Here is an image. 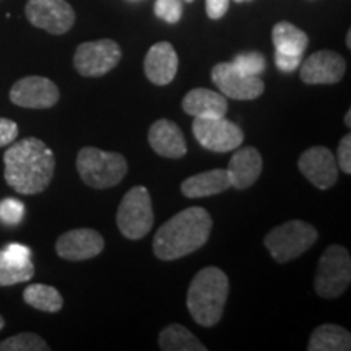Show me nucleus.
I'll return each mask as SVG.
<instances>
[{
  "label": "nucleus",
  "instance_id": "nucleus-5",
  "mask_svg": "<svg viewBox=\"0 0 351 351\" xmlns=\"http://www.w3.org/2000/svg\"><path fill=\"white\" fill-rule=\"evenodd\" d=\"M317 230L302 219H291L271 230L263 239L275 262L287 263L302 256L317 241Z\"/></svg>",
  "mask_w": 351,
  "mask_h": 351
},
{
  "label": "nucleus",
  "instance_id": "nucleus-2",
  "mask_svg": "<svg viewBox=\"0 0 351 351\" xmlns=\"http://www.w3.org/2000/svg\"><path fill=\"white\" fill-rule=\"evenodd\" d=\"M213 219L202 207H189L169 218L153 238V252L160 261H178L207 244Z\"/></svg>",
  "mask_w": 351,
  "mask_h": 351
},
{
  "label": "nucleus",
  "instance_id": "nucleus-16",
  "mask_svg": "<svg viewBox=\"0 0 351 351\" xmlns=\"http://www.w3.org/2000/svg\"><path fill=\"white\" fill-rule=\"evenodd\" d=\"M145 75L153 85L165 86L174 80L179 67L178 52L171 43L161 41L153 44L145 56Z\"/></svg>",
  "mask_w": 351,
  "mask_h": 351
},
{
  "label": "nucleus",
  "instance_id": "nucleus-14",
  "mask_svg": "<svg viewBox=\"0 0 351 351\" xmlns=\"http://www.w3.org/2000/svg\"><path fill=\"white\" fill-rule=\"evenodd\" d=\"M301 80L307 85H333L345 75L343 56L333 51H319L301 62Z\"/></svg>",
  "mask_w": 351,
  "mask_h": 351
},
{
  "label": "nucleus",
  "instance_id": "nucleus-29",
  "mask_svg": "<svg viewBox=\"0 0 351 351\" xmlns=\"http://www.w3.org/2000/svg\"><path fill=\"white\" fill-rule=\"evenodd\" d=\"M184 12L182 0H156L155 15L158 19L165 20L166 23H178Z\"/></svg>",
  "mask_w": 351,
  "mask_h": 351
},
{
  "label": "nucleus",
  "instance_id": "nucleus-20",
  "mask_svg": "<svg viewBox=\"0 0 351 351\" xmlns=\"http://www.w3.org/2000/svg\"><path fill=\"white\" fill-rule=\"evenodd\" d=\"M231 187L230 176L226 169H212L191 176L181 184V192L187 199H202L221 194Z\"/></svg>",
  "mask_w": 351,
  "mask_h": 351
},
{
  "label": "nucleus",
  "instance_id": "nucleus-9",
  "mask_svg": "<svg viewBox=\"0 0 351 351\" xmlns=\"http://www.w3.org/2000/svg\"><path fill=\"white\" fill-rule=\"evenodd\" d=\"M192 132L205 150L226 153L241 147L244 140L243 130L234 122L223 117H195Z\"/></svg>",
  "mask_w": 351,
  "mask_h": 351
},
{
  "label": "nucleus",
  "instance_id": "nucleus-25",
  "mask_svg": "<svg viewBox=\"0 0 351 351\" xmlns=\"http://www.w3.org/2000/svg\"><path fill=\"white\" fill-rule=\"evenodd\" d=\"M34 276L33 262L16 263L0 251V287H12V285L23 283Z\"/></svg>",
  "mask_w": 351,
  "mask_h": 351
},
{
  "label": "nucleus",
  "instance_id": "nucleus-23",
  "mask_svg": "<svg viewBox=\"0 0 351 351\" xmlns=\"http://www.w3.org/2000/svg\"><path fill=\"white\" fill-rule=\"evenodd\" d=\"M163 351H207V346L181 324H171L165 327L158 339Z\"/></svg>",
  "mask_w": 351,
  "mask_h": 351
},
{
  "label": "nucleus",
  "instance_id": "nucleus-6",
  "mask_svg": "<svg viewBox=\"0 0 351 351\" xmlns=\"http://www.w3.org/2000/svg\"><path fill=\"white\" fill-rule=\"evenodd\" d=\"M351 282V257L343 245L332 244L324 251L315 271L314 289L320 298L335 300Z\"/></svg>",
  "mask_w": 351,
  "mask_h": 351
},
{
  "label": "nucleus",
  "instance_id": "nucleus-33",
  "mask_svg": "<svg viewBox=\"0 0 351 351\" xmlns=\"http://www.w3.org/2000/svg\"><path fill=\"white\" fill-rule=\"evenodd\" d=\"M302 62V57L300 56H289L282 54V52H275V65L285 73L295 72L296 69H300Z\"/></svg>",
  "mask_w": 351,
  "mask_h": 351
},
{
  "label": "nucleus",
  "instance_id": "nucleus-17",
  "mask_svg": "<svg viewBox=\"0 0 351 351\" xmlns=\"http://www.w3.org/2000/svg\"><path fill=\"white\" fill-rule=\"evenodd\" d=\"M148 143L160 156L179 160L187 153L186 138L178 124L169 119H160L148 130Z\"/></svg>",
  "mask_w": 351,
  "mask_h": 351
},
{
  "label": "nucleus",
  "instance_id": "nucleus-4",
  "mask_svg": "<svg viewBox=\"0 0 351 351\" xmlns=\"http://www.w3.org/2000/svg\"><path fill=\"white\" fill-rule=\"evenodd\" d=\"M80 179L91 189H111L127 174V161L121 153L85 147L77 155Z\"/></svg>",
  "mask_w": 351,
  "mask_h": 351
},
{
  "label": "nucleus",
  "instance_id": "nucleus-34",
  "mask_svg": "<svg viewBox=\"0 0 351 351\" xmlns=\"http://www.w3.org/2000/svg\"><path fill=\"white\" fill-rule=\"evenodd\" d=\"M230 8V0H205V10L208 19L219 20L226 15Z\"/></svg>",
  "mask_w": 351,
  "mask_h": 351
},
{
  "label": "nucleus",
  "instance_id": "nucleus-37",
  "mask_svg": "<svg viewBox=\"0 0 351 351\" xmlns=\"http://www.w3.org/2000/svg\"><path fill=\"white\" fill-rule=\"evenodd\" d=\"M3 327H5V320H3L2 315H0V330H2Z\"/></svg>",
  "mask_w": 351,
  "mask_h": 351
},
{
  "label": "nucleus",
  "instance_id": "nucleus-10",
  "mask_svg": "<svg viewBox=\"0 0 351 351\" xmlns=\"http://www.w3.org/2000/svg\"><path fill=\"white\" fill-rule=\"evenodd\" d=\"M26 19L51 34H65L75 23V12L65 0H28Z\"/></svg>",
  "mask_w": 351,
  "mask_h": 351
},
{
  "label": "nucleus",
  "instance_id": "nucleus-1",
  "mask_svg": "<svg viewBox=\"0 0 351 351\" xmlns=\"http://www.w3.org/2000/svg\"><path fill=\"white\" fill-rule=\"evenodd\" d=\"M5 181L13 191L34 195L46 191L56 169L54 153L43 140L29 137L13 143L3 153Z\"/></svg>",
  "mask_w": 351,
  "mask_h": 351
},
{
  "label": "nucleus",
  "instance_id": "nucleus-28",
  "mask_svg": "<svg viewBox=\"0 0 351 351\" xmlns=\"http://www.w3.org/2000/svg\"><path fill=\"white\" fill-rule=\"evenodd\" d=\"M25 205L16 199H3L0 202V221L3 225L16 226L23 219Z\"/></svg>",
  "mask_w": 351,
  "mask_h": 351
},
{
  "label": "nucleus",
  "instance_id": "nucleus-32",
  "mask_svg": "<svg viewBox=\"0 0 351 351\" xmlns=\"http://www.w3.org/2000/svg\"><path fill=\"white\" fill-rule=\"evenodd\" d=\"M5 256L10 258V261L16 263H28L32 262V249L26 247L23 244H8L5 249H3Z\"/></svg>",
  "mask_w": 351,
  "mask_h": 351
},
{
  "label": "nucleus",
  "instance_id": "nucleus-30",
  "mask_svg": "<svg viewBox=\"0 0 351 351\" xmlns=\"http://www.w3.org/2000/svg\"><path fill=\"white\" fill-rule=\"evenodd\" d=\"M337 158H339V161H337L339 168L343 171L345 174H351V135H345V137L340 140Z\"/></svg>",
  "mask_w": 351,
  "mask_h": 351
},
{
  "label": "nucleus",
  "instance_id": "nucleus-21",
  "mask_svg": "<svg viewBox=\"0 0 351 351\" xmlns=\"http://www.w3.org/2000/svg\"><path fill=\"white\" fill-rule=\"evenodd\" d=\"M271 41H274L275 52L302 57L309 44V38L302 29L289 21H280L271 29Z\"/></svg>",
  "mask_w": 351,
  "mask_h": 351
},
{
  "label": "nucleus",
  "instance_id": "nucleus-8",
  "mask_svg": "<svg viewBox=\"0 0 351 351\" xmlns=\"http://www.w3.org/2000/svg\"><path fill=\"white\" fill-rule=\"evenodd\" d=\"M122 59L119 44L112 39L82 43L73 56V65L83 77H103Z\"/></svg>",
  "mask_w": 351,
  "mask_h": 351
},
{
  "label": "nucleus",
  "instance_id": "nucleus-15",
  "mask_svg": "<svg viewBox=\"0 0 351 351\" xmlns=\"http://www.w3.org/2000/svg\"><path fill=\"white\" fill-rule=\"evenodd\" d=\"M104 249V238L91 228H78L64 232L56 243V252L59 257L70 262L88 261L98 257Z\"/></svg>",
  "mask_w": 351,
  "mask_h": 351
},
{
  "label": "nucleus",
  "instance_id": "nucleus-27",
  "mask_svg": "<svg viewBox=\"0 0 351 351\" xmlns=\"http://www.w3.org/2000/svg\"><path fill=\"white\" fill-rule=\"evenodd\" d=\"M231 64L245 75L252 77H258L267 67L265 57L261 52H243V54L236 56Z\"/></svg>",
  "mask_w": 351,
  "mask_h": 351
},
{
  "label": "nucleus",
  "instance_id": "nucleus-24",
  "mask_svg": "<svg viewBox=\"0 0 351 351\" xmlns=\"http://www.w3.org/2000/svg\"><path fill=\"white\" fill-rule=\"evenodd\" d=\"M23 300L28 306L43 313H59L64 306V298L54 287L43 283L29 285L23 291Z\"/></svg>",
  "mask_w": 351,
  "mask_h": 351
},
{
  "label": "nucleus",
  "instance_id": "nucleus-7",
  "mask_svg": "<svg viewBox=\"0 0 351 351\" xmlns=\"http://www.w3.org/2000/svg\"><path fill=\"white\" fill-rule=\"evenodd\" d=\"M116 219L121 234L130 241L142 239L150 232L155 217L147 187L135 186L127 192L117 210Z\"/></svg>",
  "mask_w": 351,
  "mask_h": 351
},
{
  "label": "nucleus",
  "instance_id": "nucleus-12",
  "mask_svg": "<svg viewBox=\"0 0 351 351\" xmlns=\"http://www.w3.org/2000/svg\"><path fill=\"white\" fill-rule=\"evenodd\" d=\"M59 98V88L46 77L20 78L10 90L12 103L26 109H49L56 106Z\"/></svg>",
  "mask_w": 351,
  "mask_h": 351
},
{
  "label": "nucleus",
  "instance_id": "nucleus-38",
  "mask_svg": "<svg viewBox=\"0 0 351 351\" xmlns=\"http://www.w3.org/2000/svg\"><path fill=\"white\" fill-rule=\"evenodd\" d=\"M234 2H238V3H241V2H249V0H234Z\"/></svg>",
  "mask_w": 351,
  "mask_h": 351
},
{
  "label": "nucleus",
  "instance_id": "nucleus-13",
  "mask_svg": "<svg viewBox=\"0 0 351 351\" xmlns=\"http://www.w3.org/2000/svg\"><path fill=\"white\" fill-rule=\"evenodd\" d=\"M298 168L307 181L319 191H327L335 186L339 179V165L332 150L326 147H313L306 150L300 156Z\"/></svg>",
  "mask_w": 351,
  "mask_h": 351
},
{
  "label": "nucleus",
  "instance_id": "nucleus-11",
  "mask_svg": "<svg viewBox=\"0 0 351 351\" xmlns=\"http://www.w3.org/2000/svg\"><path fill=\"white\" fill-rule=\"evenodd\" d=\"M212 80L223 96L239 101L256 99L265 90L261 77L245 75L231 62H219L215 65L212 69Z\"/></svg>",
  "mask_w": 351,
  "mask_h": 351
},
{
  "label": "nucleus",
  "instance_id": "nucleus-18",
  "mask_svg": "<svg viewBox=\"0 0 351 351\" xmlns=\"http://www.w3.org/2000/svg\"><path fill=\"white\" fill-rule=\"evenodd\" d=\"M238 150V148H236ZM262 156L257 148L245 147L241 148L231 156L230 165H228V176H230L231 187L239 189H249L262 174Z\"/></svg>",
  "mask_w": 351,
  "mask_h": 351
},
{
  "label": "nucleus",
  "instance_id": "nucleus-36",
  "mask_svg": "<svg viewBox=\"0 0 351 351\" xmlns=\"http://www.w3.org/2000/svg\"><path fill=\"white\" fill-rule=\"evenodd\" d=\"M346 46L351 47V32H348V36H346Z\"/></svg>",
  "mask_w": 351,
  "mask_h": 351
},
{
  "label": "nucleus",
  "instance_id": "nucleus-35",
  "mask_svg": "<svg viewBox=\"0 0 351 351\" xmlns=\"http://www.w3.org/2000/svg\"><path fill=\"white\" fill-rule=\"evenodd\" d=\"M345 125H346V127H351V111L346 112V116H345Z\"/></svg>",
  "mask_w": 351,
  "mask_h": 351
},
{
  "label": "nucleus",
  "instance_id": "nucleus-26",
  "mask_svg": "<svg viewBox=\"0 0 351 351\" xmlns=\"http://www.w3.org/2000/svg\"><path fill=\"white\" fill-rule=\"evenodd\" d=\"M51 346L33 332L19 333L0 343V351H49Z\"/></svg>",
  "mask_w": 351,
  "mask_h": 351
},
{
  "label": "nucleus",
  "instance_id": "nucleus-31",
  "mask_svg": "<svg viewBox=\"0 0 351 351\" xmlns=\"http://www.w3.org/2000/svg\"><path fill=\"white\" fill-rule=\"evenodd\" d=\"M19 137V125L10 119L0 117V148L13 143Z\"/></svg>",
  "mask_w": 351,
  "mask_h": 351
},
{
  "label": "nucleus",
  "instance_id": "nucleus-39",
  "mask_svg": "<svg viewBox=\"0 0 351 351\" xmlns=\"http://www.w3.org/2000/svg\"><path fill=\"white\" fill-rule=\"evenodd\" d=\"M184 2H187V3H191V2H194V0H184Z\"/></svg>",
  "mask_w": 351,
  "mask_h": 351
},
{
  "label": "nucleus",
  "instance_id": "nucleus-3",
  "mask_svg": "<svg viewBox=\"0 0 351 351\" xmlns=\"http://www.w3.org/2000/svg\"><path fill=\"white\" fill-rule=\"evenodd\" d=\"M230 280L218 267H205L194 276L187 289V309L202 327H213L225 311Z\"/></svg>",
  "mask_w": 351,
  "mask_h": 351
},
{
  "label": "nucleus",
  "instance_id": "nucleus-19",
  "mask_svg": "<svg viewBox=\"0 0 351 351\" xmlns=\"http://www.w3.org/2000/svg\"><path fill=\"white\" fill-rule=\"evenodd\" d=\"M182 109L189 116L194 117H223L226 116L228 101L217 91L194 88L184 96Z\"/></svg>",
  "mask_w": 351,
  "mask_h": 351
},
{
  "label": "nucleus",
  "instance_id": "nucleus-22",
  "mask_svg": "<svg viewBox=\"0 0 351 351\" xmlns=\"http://www.w3.org/2000/svg\"><path fill=\"white\" fill-rule=\"evenodd\" d=\"M309 351H350L351 335L346 328L324 324L315 328L307 345Z\"/></svg>",
  "mask_w": 351,
  "mask_h": 351
}]
</instances>
